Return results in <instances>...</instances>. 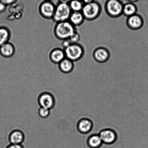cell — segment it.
<instances>
[{
    "instance_id": "1",
    "label": "cell",
    "mask_w": 148,
    "mask_h": 148,
    "mask_svg": "<svg viewBox=\"0 0 148 148\" xmlns=\"http://www.w3.org/2000/svg\"><path fill=\"white\" fill-rule=\"evenodd\" d=\"M76 30V27L66 21L56 23L53 32L56 38L63 41L69 39Z\"/></svg>"
},
{
    "instance_id": "2",
    "label": "cell",
    "mask_w": 148,
    "mask_h": 148,
    "mask_svg": "<svg viewBox=\"0 0 148 148\" xmlns=\"http://www.w3.org/2000/svg\"><path fill=\"white\" fill-rule=\"evenodd\" d=\"M101 10L102 9L99 3L94 1L90 3L84 4L81 12L85 20L91 21L99 17Z\"/></svg>"
},
{
    "instance_id": "3",
    "label": "cell",
    "mask_w": 148,
    "mask_h": 148,
    "mask_svg": "<svg viewBox=\"0 0 148 148\" xmlns=\"http://www.w3.org/2000/svg\"><path fill=\"white\" fill-rule=\"evenodd\" d=\"M123 6L124 4L121 0H107L104 7L110 17L116 18L123 14Z\"/></svg>"
},
{
    "instance_id": "4",
    "label": "cell",
    "mask_w": 148,
    "mask_h": 148,
    "mask_svg": "<svg viewBox=\"0 0 148 148\" xmlns=\"http://www.w3.org/2000/svg\"><path fill=\"white\" fill-rule=\"evenodd\" d=\"M72 12L69 4L59 3L56 6L54 16L52 20L56 23L69 21Z\"/></svg>"
},
{
    "instance_id": "5",
    "label": "cell",
    "mask_w": 148,
    "mask_h": 148,
    "mask_svg": "<svg viewBox=\"0 0 148 148\" xmlns=\"http://www.w3.org/2000/svg\"><path fill=\"white\" fill-rule=\"evenodd\" d=\"M66 58L73 62L81 59L84 54V49L79 43H71L64 50Z\"/></svg>"
},
{
    "instance_id": "6",
    "label": "cell",
    "mask_w": 148,
    "mask_h": 148,
    "mask_svg": "<svg viewBox=\"0 0 148 148\" xmlns=\"http://www.w3.org/2000/svg\"><path fill=\"white\" fill-rule=\"evenodd\" d=\"M56 6L52 1H43L39 6L40 15L46 19H52L54 16Z\"/></svg>"
},
{
    "instance_id": "7",
    "label": "cell",
    "mask_w": 148,
    "mask_h": 148,
    "mask_svg": "<svg viewBox=\"0 0 148 148\" xmlns=\"http://www.w3.org/2000/svg\"><path fill=\"white\" fill-rule=\"evenodd\" d=\"M37 101L40 107L50 110L54 108L56 103L54 96L51 93L48 92L40 93L38 97Z\"/></svg>"
},
{
    "instance_id": "8",
    "label": "cell",
    "mask_w": 148,
    "mask_h": 148,
    "mask_svg": "<svg viewBox=\"0 0 148 148\" xmlns=\"http://www.w3.org/2000/svg\"><path fill=\"white\" fill-rule=\"evenodd\" d=\"M49 59L52 63L58 64L66 58L64 50L60 47H55L49 53Z\"/></svg>"
},
{
    "instance_id": "9",
    "label": "cell",
    "mask_w": 148,
    "mask_h": 148,
    "mask_svg": "<svg viewBox=\"0 0 148 148\" xmlns=\"http://www.w3.org/2000/svg\"><path fill=\"white\" fill-rule=\"evenodd\" d=\"M93 56L95 60L99 63H104L109 59L110 53L108 49L104 47H98L94 50Z\"/></svg>"
},
{
    "instance_id": "10",
    "label": "cell",
    "mask_w": 148,
    "mask_h": 148,
    "mask_svg": "<svg viewBox=\"0 0 148 148\" xmlns=\"http://www.w3.org/2000/svg\"><path fill=\"white\" fill-rule=\"evenodd\" d=\"M143 24L144 21L143 17L139 14H136L127 17V26L132 30H139L143 27Z\"/></svg>"
},
{
    "instance_id": "11",
    "label": "cell",
    "mask_w": 148,
    "mask_h": 148,
    "mask_svg": "<svg viewBox=\"0 0 148 148\" xmlns=\"http://www.w3.org/2000/svg\"><path fill=\"white\" fill-rule=\"evenodd\" d=\"M25 139L24 133L19 129L13 130L9 135L8 140L10 144L21 145L24 142Z\"/></svg>"
},
{
    "instance_id": "12",
    "label": "cell",
    "mask_w": 148,
    "mask_h": 148,
    "mask_svg": "<svg viewBox=\"0 0 148 148\" xmlns=\"http://www.w3.org/2000/svg\"><path fill=\"white\" fill-rule=\"evenodd\" d=\"M15 46L10 41L0 46V54L4 59L11 58L15 54Z\"/></svg>"
},
{
    "instance_id": "13",
    "label": "cell",
    "mask_w": 148,
    "mask_h": 148,
    "mask_svg": "<svg viewBox=\"0 0 148 148\" xmlns=\"http://www.w3.org/2000/svg\"><path fill=\"white\" fill-rule=\"evenodd\" d=\"M103 143L110 144L114 143L116 140L117 136L114 130L110 129L103 130L99 134Z\"/></svg>"
},
{
    "instance_id": "14",
    "label": "cell",
    "mask_w": 148,
    "mask_h": 148,
    "mask_svg": "<svg viewBox=\"0 0 148 148\" xmlns=\"http://www.w3.org/2000/svg\"><path fill=\"white\" fill-rule=\"evenodd\" d=\"M58 65L60 72L65 74L71 73L73 72L75 67L74 62L66 58H65Z\"/></svg>"
},
{
    "instance_id": "15",
    "label": "cell",
    "mask_w": 148,
    "mask_h": 148,
    "mask_svg": "<svg viewBox=\"0 0 148 148\" xmlns=\"http://www.w3.org/2000/svg\"><path fill=\"white\" fill-rule=\"evenodd\" d=\"M11 36V30L8 25L0 27V46L10 42Z\"/></svg>"
},
{
    "instance_id": "16",
    "label": "cell",
    "mask_w": 148,
    "mask_h": 148,
    "mask_svg": "<svg viewBox=\"0 0 148 148\" xmlns=\"http://www.w3.org/2000/svg\"><path fill=\"white\" fill-rule=\"evenodd\" d=\"M85 19L81 12H72L69 21L75 27L80 26Z\"/></svg>"
},
{
    "instance_id": "17",
    "label": "cell",
    "mask_w": 148,
    "mask_h": 148,
    "mask_svg": "<svg viewBox=\"0 0 148 148\" xmlns=\"http://www.w3.org/2000/svg\"><path fill=\"white\" fill-rule=\"evenodd\" d=\"M92 127V123L88 119L84 118L80 120L77 124L78 130L81 133H87L91 131Z\"/></svg>"
},
{
    "instance_id": "18",
    "label": "cell",
    "mask_w": 148,
    "mask_h": 148,
    "mask_svg": "<svg viewBox=\"0 0 148 148\" xmlns=\"http://www.w3.org/2000/svg\"><path fill=\"white\" fill-rule=\"evenodd\" d=\"M138 8L134 3L128 2L124 4L123 14L127 17L137 14Z\"/></svg>"
},
{
    "instance_id": "19",
    "label": "cell",
    "mask_w": 148,
    "mask_h": 148,
    "mask_svg": "<svg viewBox=\"0 0 148 148\" xmlns=\"http://www.w3.org/2000/svg\"><path fill=\"white\" fill-rule=\"evenodd\" d=\"M103 142L99 135L95 134L91 136L88 138V144L91 148H98L102 145Z\"/></svg>"
},
{
    "instance_id": "20",
    "label": "cell",
    "mask_w": 148,
    "mask_h": 148,
    "mask_svg": "<svg viewBox=\"0 0 148 148\" xmlns=\"http://www.w3.org/2000/svg\"><path fill=\"white\" fill-rule=\"evenodd\" d=\"M84 4L81 0H71L69 3L72 12H81Z\"/></svg>"
},
{
    "instance_id": "21",
    "label": "cell",
    "mask_w": 148,
    "mask_h": 148,
    "mask_svg": "<svg viewBox=\"0 0 148 148\" xmlns=\"http://www.w3.org/2000/svg\"><path fill=\"white\" fill-rule=\"evenodd\" d=\"M50 110L48 109L40 107L38 110V115L42 118H47L50 115Z\"/></svg>"
},
{
    "instance_id": "22",
    "label": "cell",
    "mask_w": 148,
    "mask_h": 148,
    "mask_svg": "<svg viewBox=\"0 0 148 148\" xmlns=\"http://www.w3.org/2000/svg\"><path fill=\"white\" fill-rule=\"evenodd\" d=\"M81 36L77 30H76L71 36L69 40H70L72 43H78L80 40Z\"/></svg>"
},
{
    "instance_id": "23",
    "label": "cell",
    "mask_w": 148,
    "mask_h": 148,
    "mask_svg": "<svg viewBox=\"0 0 148 148\" xmlns=\"http://www.w3.org/2000/svg\"><path fill=\"white\" fill-rule=\"evenodd\" d=\"M17 1L18 0H0V1L5 4L8 7L15 4Z\"/></svg>"
},
{
    "instance_id": "24",
    "label": "cell",
    "mask_w": 148,
    "mask_h": 148,
    "mask_svg": "<svg viewBox=\"0 0 148 148\" xmlns=\"http://www.w3.org/2000/svg\"><path fill=\"white\" fill-rule=\"evenodd\" d=\"M71 43L69 39L62 41L61 44L62 48L64 50Z\"/></svg>"
},
{
    "instance_id": "25",
    "label": "cell",
    "mask_w": 148,
    "mask_h": 148,
    "mask_svg": "<svg viewBox=\"0 0 148 148\" xmlns=\"http://www.w3.org/2000/svg\"><path fill=\"white\" fill-rule=\"evenodd\" d=\"M7 7L6 5L0 1V13H4L6 11Z\"/></svg>"
},
{
    "instance_id": "26",
    "label": "cell",
    "mask_w": 148,
    "mask_h": 148,
    "mask_svg": "<svg viewBox=\"0 0 148 148\" xmlns=\"http://www.w3.org/2000/svg\"><path fill=\"white\" fill-rule=\"evenodd\" d=\"M5 148H25L24 146L22 144L21 145H15L10 144Z\"/></svg>"
},
{
    "instance_id": "27",
    "label": "cell",
    "mask_w": 148,
    "mask_h": 148,
    "mask_svg": "<svg viewBox=\"0 0 148 148\" xmlns=\"http://www.w3.org/2000/svg\"><path fill=\"white\" fill-rule=\"evenodd\" d=\"M71 0H58L59 3H61L69 4Z\"/></svg>"
},
{
    "instance_id": "28",
    "label": "cell",
    "mask_w": 148,
    "mask_h": 148,
    "mask_svg": "<svg viewBox=\"0 0 148 148\" xmlns=\"http://www.w3.org/2000/svg\"><path fill=\"white\" fill-rule=\"evenodd\" d=\"M84 4L90 3L93 2L95 0H81Z\"/></svg>"
},
{
    "instance_id": "29",
    "label": "cell",
    "mask_w": 148,
    "mask_h": 148,
    "mask_svg": "<svg viewBox=\"0 0 148 148\" xmlns=\"http://www.w3.org/2000/svg\"><path fill=\"white\" fill-rule=\"evenodd\" d=\"M128 2L134 3L135 2H137L139 0H127Z\"/></svg>"
},
{
    "instance_id": "30",
    "label": "cell",
    "mask_w": 148,
    "mask_h": 148,
    "mask_svg": "<svg viewBox=\"0 0 148 148\" xmlns=\"http://www.w3.org/2000/svg\"><path fill=\"white\" fill-rule=\"evenodd\" d=\"M53 0H43V1H52Z\"/></svg>"
}]
</instances>
